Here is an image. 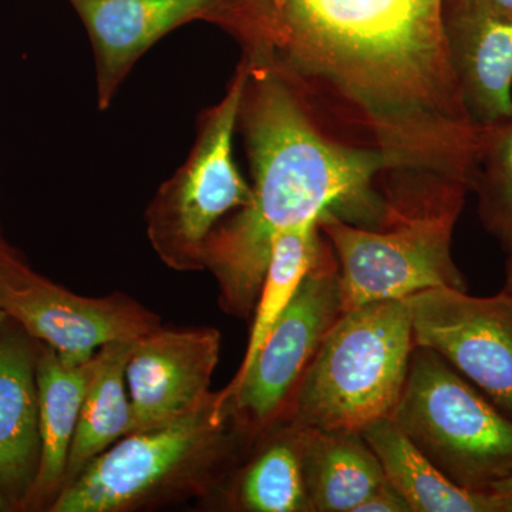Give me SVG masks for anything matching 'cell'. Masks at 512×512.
I'll use <instances>...</instances> for the list:
<instances>
[{"mask_svg":"<svg viewBox=\"0 0 512 512\" xmlns=\"http://www.w3.org/2000/svg\"><path fill=\"white\" fill-rule=\"evenodd\" d=\"M446 0H220L202 22L278 73L323 123L386 151L443 137L464 107Z\"/></svg>","mask_w":512,"mask_h":512,"instance_id":"6da1fadb","label":"cell"},{"mask_svg":"<svg viewBox=\"0 0 512 512\" xmlns=\"http://www.w3.org/2000/svg\"><path fill=\"white\" fill-rule=\"evenodd\" d=\"M238 111L252 197L205 244L202 268L228 315L249 318L261 292L272 241L282 229L335 212L366 228L389 221V161L372 147L333 136L299 94L268 67L248 62Z\"/></svg>","mask_w":512,"mask_h":512,"instance_id":"7a4b0ae2","label":"cell"},{"mask_svg":"<svg viewBox=\"0 0 512 512\" xmlns=\"http://www.w3.org/2000/svg\"><path fill=\"white\" fill-rule=\"evenodd\" d=\"M414 346L407 299L343 312L320 342L281 421L302 429L362 431L392 417Z\"/></svg>","mask_w":512,"mask_h":512,"instance_id":"3957f363","label":"cell"},{"mask_svg":"<svg viewBox=\"0 0 512 512\" xmlns=\"http://www.w3.org/2000/svg\"><path fill=\"white\" fill-rule=\"evenodd\" d=\"M231 407L220 392L177 417L136 431L90 461L64 485L52 512H124L210 484L238 444Z\"/></svg>","mask_w":512,"mask_h":512,"instance_id":"277c9868","label":"cell"},{"mask_svg":"<svg viewBox=\"0 0 512 512\" xmlns=\"http://www.w3.org/2000/svg\"><path fill=\"white\" fill-rule=\"evenodd\" d=\"M392 419L458 487L487 493L512 477V417L434 350L414 346Z\"/></svg>","mask_w":512,"mask_h":512,"instance_id":"5b68a950","label":"cell"},{"mask_svg":"<svg viewBox=\"0 0 512 512\" xmlns=\"http://www.w3.org/2000/svg\"><path fill=\"white\" fill-rule=\"evenodd\" d=\"M245 79L247 64L241 59L222 99L201 114L194 146L183 165L148 205V241L175 271L204 269L202 255L212 232L251 201V183L234 158Z\"/></svg>","mask_w":512,"mask_h":512,"instance_id":"8992f818","label":"cell"},{"mask_svg":"<svg viewBox=\"0 0 512 512\" xmlns=\"http://www.w3.org/2000/svg\"><path fill=\"white\" fill-rule=\"evenodd\" d=\"M461 208L406 215L382 228L320 215L318 225L338 259L343 312L367 303L409 299L431 288L466 291L451 256V237Z\"/></svg>","mask_w":512,"mask_h":512,"instance_id":"52a82bcc","label":"cell"},{"mask_svg":"<svg viewBox=\"0 0 512 512\" xmlns=\"http://www.w3.org/2000/svg\"><path fill=\"white\" fill-rule=\"evenodd\" d=\"M342 313L338 259L326 239L237 392L227 400L245 443L261 439L284 417L320 342Z\"/></svg>","mask_w":512,"mask_h":512,"instance_id":"ba28073f","label":"cell"},{"mask_svg":"<svg viewBox=\"0 0 512 512\" xmlns=\"http://www.w3.org/2000/svg\"><path fill=\"white\" fill-rule=\"evenodd\" d=\"M0 311L30 338L42 340L67 366H79L103 346L134 342L161 326L160 316L124 293L77 295L49 281L0 244Z\"/></svg>","mask_w":512,"mask_h":512,"instance_id":"9c48e42d","label":"cell"},{"mask_svg":"<svg viewBox=\"0 0 512 512\" xmlns=\"http://www.w3.org/2000/svg\"><path fill=\"white\" fill-rule=\"evenodd\" d=\"M414 342L439 353L512 417V296L431 288L409 299Z\"/></svg>","mask_w":512,"mask_h":512,"instance_id":"30bf717a","label":"cell"},{"mask_svg":"<svg viewBox=\"0 0 512 512\" xmlns=\"http://www.w3.org/2000/svg\"><path fill=\"white\" fill-rule=\"evenodd\" d=\"M221 333L214 328H164L134 342L126 379L131 433L177 419L211 394L220 359Z\"/></svg>","mask_w":512,"mask_h":512,"instance_id":"8fae6325","label":"cell"},{"mask_svg":"<svg viewBox=\"0 0 512 512\" xmlns=\"http://www.w3.org/2000/svg\"><path fill=\"white\" fill-rule=\"evenodd\" d=\"M82 20L96 64L97 104L109 109L140 57L165 35L205 18L220 0H67Z\"/></svg>","mask_w":512,"mask_h":512,"instance_id":"7c38bea8","label":"cell"},{"mask_svg":"<svg viewBox=\"0 0 512 512\" xmlns=\"http://www.w3.org/2000/svg\"><path fill=\"white\" fill-rule=\"evenodd\" d=\"M444 32L468 119L480 130L512 121V20L446 0Z\"/></svg>","mask_w":512,"mask_h":512,"instance_id":"4fadbf2b","label":"cell"},{"mask_svg":"<svg viewBox=\"0 0 512 512\" xmlns=\"http://www.w3.org/2000/svg\"><path fill=\"white\" fill-rule=\"evenodd\" d=\"M37 353L25 339L0 335V494L20 507L40 458Z\"/></svg>","mask_w":512,"mask_h":512,"instance_id":"5bb4252c","label":"cell"},{"mask_svg":"<svg viewBox=\"0 0 512 512\" xmlns=\"http://www.w3.org/2000/svg\"><path fill=\"white\" fill-rule=\"evenodd\" d=\"M93 365L94 356L83 365H64L55 350L46 345L40 346L36 362L39 467L22 507L52 504L62 490Z\"/></svg>","mask_w":512,"mask_h":512,"instance_id":"9a60e30c","label":"cell"},{"mask_svg":"<svg viewBox=\"0 0 512 512\" xmlns=\"http://www.w3.org/2000/svg\"><path fill=\"white\" fill-rule=\"evenodd\" d=\"M299 430L312 512H355L387 483L379 458L360 431Z\"/></svg>","mask_w":512,"mask_h":512,"instance_id":"2e32d148","label":"cell"},{"mask_svg":"<svg viewBox=\"0 0 512 512\" xmlns=\"http://www.w3.org/2000/svg\"><path fill=\"white\" fill-rule=\"evenodd\" d=\"M360 433L379 458L387 481L412 512H500L493 495L466 490L448 480L392 417L373 421Z\"/></svg>","mask_w":512,"mask_h":512,"instance_id":"e0dca14e","label":"cell"},{"mask_svg":"<svg viewBox=\"0 0 512 512\" xmlns=\"http://www.w3.org/2000/svg\"><path fill=\"white\" fill-rule=\"evenodd\" d=\"M134 342L109 343L94 355L93 373L80 410L63 487L79 476L90 461L130 434L126 369Z\"/></svg>","mask_w":512,"mask_h":512,"instance_id":"ac0fdd59","label":"cell"},{"mask_svg":"<svg viewBox=\"0 0 512 512\" xmlns=\"http://www.w3.org/2000/svg\"><path fill=\"white\" fill-rule=\"evenodd\" d=\"M318 220L293 225L275 235L264 282L252 312L247 350L234 379L221 390L222 399L228 400L237 392L275 323L298 291L303 276L308 274L325 247L326 238L320 232Z\"/></svg>","mask_w":512,"mask_h":512,"instance_id":"d6986e66","label":"cell"},{"mask_svg":"<svg viewBox=\"0 0 512 512\" xmlns=\"http://www.w3.org/2000/svg\"><path fill=\"white\" fill-rule=\"evenodd\" d=\"M256 443L234 485L235 505L249 512H312L303 480L301 430L278 421Z\"/></svg>","mask_w":512,"mask_h":512,"instance_id":"ffe728a7","label":"cell"},{"mask_svg":"<svg viewBox=\"0 0 512 512\" xmlns=\"http://www.w3.org/2000/svg\"><path fill=\"white\" fill-rule=\"evenodd\" d=\"M473 190L478 214L490 234L512 245V121L483 130Z\"/></svg>","mask_w":512,"mask_h":512,"instance_id":"44dd1931","label":"cell"},{"mask_svg":"<svg viewBox=\"0 0 512 512\" xmlns=\"http://www.w3.org/2000/svg\"><path fill=\"white\" fill-rule=\"evenodd\" d=\"M355 512H412V508L399 491L387 481L379 490L370 494Z\"/></svg>","mask_w":512,"mask_h":512,"instance_id":"7402d4cb","label":"cell"},{"mask_svg":"<svg viewBox=\"0 0 512 512\" xmlns=\"http://www.w3.org/2000/svg\"><path fill=\"white\" fill-rule=\"evenodd\" d=\"M467 2L498 18L512 20V0H467Z\"/></svg>","mask_w":512,"mask_h":512,"instance_id":"603a6c76","label":"cell"},{"mask_svg":"<svg viewBox=\"0 0 512 512\" xmlns=\"http://www.w3.org/2000/svg\"><path fill=\"white\" fill-rule=\"evenodd\" d=\"M487 493L493 495L500 512H512V477L495 484Z\"/></svg>","mask_w":512,"mask_h":512,"instance_id":"cb8c5ba5","label":"cell"},{"mask_svg":"<svg viewBox=\"0 0 512 512\" xmlns=\"http://www.w3.org/2000/svg\"><path fill=\"white\" fill-rule=\"evenodd\" d=\"M503 291L512 296V245L510 248H508L507 279H505V286Z\"/></svg>","mask_w":512,"mask_h":512,"instance_id":"d4e9b609","label":"cell"},{"mask_svg":"<svg viewBox=\"0 0 512 512\" xmlns=\"http://www.w3.org/2000/svg\"><path fill=\"white\" fill-rule=\"evenodd\" d=\"M9 507L8 501H6V498L3 497L2 494H0V511L6 510V508Z\"/></svg>","mask_w":512,"mask_h":512,"instance_id":"484cf974","label":"cell"},{"mask_svg":"<svg viewBox=\"0 0 512 512\" xmlns=\"http://www.w3.org/2000/svg\"><path fill=\"white\" fill-rule=\"evenodd\" d=\"M6 320H8V316H6L5 313L0 311V332H2L3 325H5Z\"/></svg>","mask_w":512,"mask_h":512,"instance_id":"4316f807","label":"cell"}]
</instances>
